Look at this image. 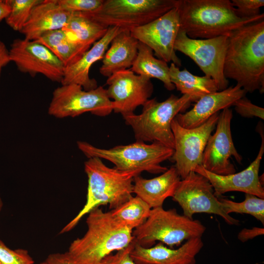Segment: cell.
Returning <instances> with one entry per match:
<instances>
[{"mask_svg": "<svg viewBox=\"0 0 264 264\" xmlns=\"http://www.w3.org/2000/svg\"><path fill=\"white\" fill-rule=\"evenodd\" d=\"M40 264H46L45 262H42L41 263H40Z\"/></svg>", "mask_w": 264, "mask_h": 264, "instance_id": "41", "label": "cell"}, {"mask_svg": "<svg viewBox=\"0 0 264 264\" xmlns=\"http://www.w3.org/2000/svg\"><path fill=\"white\" fill-rule=\"evenodd\" d=\"M179 30V15L174 7L159 18L130 32L139 42L152 49L158 59L166 63L172 62L179 67L181 62L176 53L174 45Z\"/></svg>", "mask_w": 264, "mask_h": 264, "instance_id": "15", "label": "cell"}, {"mask_svg": "<svg viewBox=\"0 0 264 264\" xmlns=\"http://www.w3.org/2000/svg\"><path fill=\"white\" fill-rule=\"evenodd\" d=\"M180 30L192 39L229 37L237 29L264 20V13L242 18L229 0H176Z\"/></svg>", "mask_w": 264, "mask_h": 264, "instance_id": "2", "label": "cell"}, {"mask_svg": "<svg viewBox=\"0 0 264 264\" xmlns=\"http://www.w3.org/2000/svg\"><path fill=\"white\" fill-rule=\"evenodd\" d=\"M44 262L46 264H74L67 252L49 254Z\"/></svg>", "mask_w": 264, "mask_h": 264, "instance_id": "37", "label": "cell"}, {"mask_svg": "<svg viewBox=\"0 0 264 264\" xmlns=\"http://www.w3.org/2000/svg\"><path fill=\"white\" fill-rule=\"evenodd\" d=\"M108 29L85 13H72L62 29L68 40L88 51L105 35Z\"/></svg>", "mask_w": 264, "mask_h": 264, "instance_id": "24", "label": "cell"}, {"mask_svg": "<svg viewBox=\"0 0 264 264\" xmlns=\"http://www.w3.org/2000/svg\"><path fill=\"white\" fill-rule=\"evenodd\" d=\"M228 37L219 36L207 39H194L179 30L175 41V51L190 58L215 82L218 91L228 88L229 82L223 74V66Z\"/></svg>", "mask_w": 264, "mask_h": 264, "instance_id": "10", "label": "cell"}, {"mask_svg": "<svg viewBox=\"0 0 264 264\" xmlns=\"http://www.w3.org/2000/svg\"><path fill=\"white\" fill-rule=\"evenodd\" d=\"M261 137V144L259 153L247 168L238 173L226 176L219 175L198 166L194 172L205 177L210 182L218 197L229 192L238 191L254 195L264 198V188L259 176L260 164L264 153V134L261 127H257Z\"/></svg>", "mask_w": 264, "mask_h": 264, "instance_id": "17", "label": "cell"}, {"mask_svg": "<svg viewBox=\"0 0 264 264\" xmlns=\"http://www.w3.org/2000/svg\"><path fill=\"white\" fill-rule=\"evenodd\" d=\"M77 144L88 158L105 159L120 171L135 172L138 175L144 171L155 174L165 172L168 168L161 163L171 159L174 153V149L158 142L148 144L136 141L110 149L96 147L86 141H79Z\"/></svg>", "mask_w": 264, "mask_h": 264, "instance_id": "6", "label": "cell"}, {"mask_svg": "<svg viewBox=\"0 0 264 264\" xmlns=\"http://www.w3.org/2000/svg\"><path fill=\"white\" fill-rule=\"evenodd\" d=\"M87 230L74 240L67 251L74 264H99L114 251L126 247L134 240L132 230L120 225L99 207L86 220Z\"/></svg>", "mask_w": 264, "mask_h": 264, "instance_id": "3", "label": "cell"}, {"mask_svg": "<svg viewBox=\"0 0 264 264\" xmlns=\"http://www.w3.org/2000/svg\"><path fill=\"white\" fill-rule=\"evenodd\" d=\"M10 62L21 72L32 77L40 74L53 82H61L63 63L46 46L36 41L16 39L9 49Z\"/></svg>", "mask_w": 264, "mask_h": 264, "instance_id": "13", "label": "cell"}, {"mask_svg": "<svg viewBox=\"0 0 264 264\" xmlns=\"http://www.w3.org/2000/svg\"><path fill=\"white\" fill-rule=\"evenodd\" d=\"M130 69L136 74L159 80L168 90L175 88L170 79L167 63L155 58L152 49L140 42L137 57Z\"/></svg>", "mask_w": 264, "mask_h": 264, "instance_id": "26", "label": "cell"}, {"mask_svg": "<svg viewBox=\"0 0 264 264\" xmlns=\"http://www.w3.org/2000/svg\"><path fill=\"white\" fill-rule=\"evenodd\" d=\"M42 0H6L10 11L5 18L7 24L20 32L27 22L33 7Z\"/></svg>", "mask_w": 264, "mask_h": 264, "instance_id": "30", "label": "cell"}, {"mask_svg": "<svg viewBox=\"0 0 264 264\" xmlns=\"http://www.w3.org/2000/svg\"><path fill=\"white\" fill-rule=\"evenodd\" d=\"M114 107L102 86L85 90L76 84L61 85L52 93L48 113L57 118L74 117L88 112L103 117L109 115Z\"/></svg>", "mask_w": 264, "mask_h": 264, "instance_id": "9", "label": "cell"}, {"mask_svg": "<svg viewBox=\"0 0 264 264\" xmlns=\"http://www.w3.org/2000/svg\"><path fill=\"white\" fill-rule=\"evenodd\" d=\"M203 246L201 237L190 239L177 249L168 248L161 242L144 247L135 242L131 256L136 264H195L196 256Z\"/></svg>", "mask_w": 264, "mask_h": 264, "instance_id": "19", "label": "cell"}, {"mask_svg": "<svg viewBox=\"0 0 264 264\" xmlns=\"http://www.w3.org/2000/svg\"><path fill=\"white\" fill-rule=\"evenodd\" d=\"M169 76L175 88L182 94L189 95L192 102H196L204 95L219 91L211 78L193 75L186 68L180 70L173 63L169 66Z\"/></svg>", "mask_w": 264, "mask_h": 264, "instance_id": "25", "label": "cell"}, {"mask_svg": "<svg viewBox=\"0 0 264 264\" xmlns=\"http://www.w3.org/2000/svg\"><path fill=\"white\" fill-rule=\"evenodd\" d=\"M34 261L27 250H13L0 240V264H34Z\"/></svg>", "mask_w": 264, "mask_h": 264, "instance_id": "31", "label": "cell"}, {"mask_svg": "<svg viewBox=\"0 0 264 264\" xmlns=\"http://www.w3.org/2000/svg\"><path fill=\"white\" fill-rule=\"evenodd\" d=\"M10 8L6 0H0V22L8 16Z\"/></svg>", "mask_w": 264, "mask_h": 264, "instance_id": "39", "label": "cell"}, {"mask_svg": "<svg viewBox=\"0 0 264 264\" xmlns=\"http://www.w3.org/2000/svg\"><path fill=\"white\" fill-rule=\"evenodd\" d=\"M151 209L144 201L136 196L111 209L109 213L119 224L133 231L146 221Z\"/></svg>", "mask_w": 264, "mask_h": 264, "instance_id": "28", "label": "cell"}, {"mask_svg": "<svg viewBox=\"0 0 264 264\" xmlns=\"http://www.w3.org/2000/svg\"><path fill=\"white\" fill-rule=\"evenodd\" d=\"M264 234V229L262 227H254L251 229L243 228L238 235V239L242 242L252 239L258 236Z\"/></svg>", "mask_w": 264, "mask_h": 264, "instance_id": "36", "label": "cell"}, {"mask_svg": "<svg viewBox=\"0 0 264 264\" xmlns=\"http://www.w3.org/2000/svg\"><path fill=\"white\" fill-rule=\"evenodd\" d=\"M3 205V203L1 198H0V211H1Z\"/></svg>", "mask_w": 264, "mask_h": 264, "instance_id": "40", "label": "cell"}, {"mask_svg": "<svg viewBox=\"0 0 264 264\" xmlns=\"http://www.w3.org/2000/svg\"><path fill=\"white\" fill-rule=\"evenodd\" d=\"M104 0H57L65 10L72 13H92L97 11Z\"/></svg>", "mask_w": 264, "mask_h": 264, "instance_id": "32", "label": "cell"}, {"mask_svg": "<svg viewBox=\"0 0 264 264\" xmlns=\"http://www.w3.org/2000/svg\"><path fill=\"white\" fill-rule=\"evenodd\" d=\"M36 41L48 48L65 67L77 62L87 51L68 40L62 29L47 32Z\"/></svg>", "mask_w": 264, "mask_h": 264, "instance_id": "27", "label": "cell"}, {"mask_svg": "<svg viewBox=\"0 0 264 264\" xmlns=\"http://www.w3.org/2000/svg\"><path fill=\"white\" fill-rule=\"evenodd\" d=\"M176 0H104L96 11L85 13L103 26L123 30L144 25L175 7Z\"/></svg>", "mask_w": 264, "mask_h": 264, "instance_id": "8", "label": "cell"}, {"mask_svg": "<svg viewBox=\"0 0 264 264\" xmlns=\"http://www.w3.org/2000/svg\"><path fill=\"white\" fill-rule=\"evenodd\" d=\"M181 179L174 166L153 178L146 179L138 175L133 178V193L151 209L161 207L167 198L173 197Z\"/></svg>", "mask_w": 264, "mask_h": 264, "instance_id": "22", "label": "cell"}, {"mask_svg": "<svg viewBox=\"0 0 264 264\" xmlns=\"http://www.w3.org/2000/svg\"><path fill=\"white\" fill-rule=\"evenodd\" d=\"M233 106H235L236 112L242 117H257L264 119V109L253 104L245 96L237 100Z\"/></svg>", "mask_w": 264, "mask_h": 264, "instance_id": "34", "label": "cell"}, {"mask_svg": "<svg viewBox=\"0 0 264 264\" xmlns=\"http://www.w3.org/2000/svg\"><path fill=\"white\" fill-rule=\"evenodd\" d=\"M237 15L242 18L256 17L260 13V8L264 6V0H233Z\"/></svg>", "mask_w": 264, "mask_h": 264, "instance_id": "33", "label": "cell"}, {"mask_svg": "<svg viewBox=\"0 0 264 264\" xmlns=\"http://www.w3.org/2000/svg\"><path fill=\"white\" fill-rule=\"evenodd\" d=\"M206 227L198 220L179 214L175 209L153 208L146 221L132 231L134 241L144 247L159 241L173 248L190 239L201 237Z\"/></svg>", "mask_w": 264, "mask_h": 264, "instance_id": "7", "label": "cell"}, {"mask_svg": "<svg viewBox=\"0 0 264 264\" xmlns=\"http://www.w3.org/2000/svg\"><path fill=\"white\" fill-rule=\"evenodd\" d=\"M223 211L229 215L231 213L247 214L254 217L264 224V198L254 195L245 194L243 201L237 202L229 199L218 198Z\"/></svg>", "mask_w": 264, "mask_h": 264, "instance_id": "29", "label": "cell"}, {"mask_svg": "<svg viewBox=\"0 0 264 264\" xmlns=\"http://www.w3.org/2000/svg\"><path fill=\"white\" fill-rule=\"evenodd\" d=\"M172 198L180 206L183 215L191 220L196 213H205L220 216L228 224H239V220L223 211L209 181L195 172L181 179Z\"/></svg>", "mask_w": 264, "mask_h": 264, "instance_id": "12", "label": "cell"}, {"mask_svg": "<svg viewBox=\"0 0 264 264\" xmlns=\"http://www.w3.org/2000/svg\"><path fill=\"white\" fill-rule=\"evenodd\" d=\"M88 176L86 202L76 216L60 231V234L73 229L84 216L100 205H109L114 209L132 197L135 172H122L110 168L98 157H91L84 163Z\"/></svg>", "mask_w": 264, "mask_h": 264, "instance_id": "4", "label": "cell"}, {"mask_svg": "<svg viewBox=\"0 0 264 264\" xmlns=\"http://www.w3.org/2000/svg\"><path fill=\"white\" fill-rule=\"evenodd\" d=\"M232 117V110L229 108L219 113L215 132L210 136L203 153L201 166L217 175L235 173V166L230 159L233 157L240 164L242 160L233 141L231 131Z\"/></svg>", "mask_w": 264, "mask_h": 264, "instance_id": "14", "label": "cell"}, {"mask_svg": "<svg viewBox=\"0 0 264 264\" xmlns=\"http://www.w3.org/2000/svg\"><path fill=\"white\" fill-rule=\"evenodd\" d=\"M106 89L114 104L113 110L122 115L134 113L149 99L154 91L151 79L137 75L130 68L116 72L108 78Z\"/></svg>", "mask_w": 264, "mask_h": 264, "instance_id": "16", "label": "cell"}, {"mask_svg": "<svg viewBox=\"0 0 264 264\" xmlns=\"http://www.w3.org/2000/svg\"><path fill=\"white\" fill-rule=\"evenodd\" d=\"M138 43L130 31H121L105 53L100 73L108 78L116 72L131 68L137 55Z\"/></svg>", "mask_w": 264, "mask_h": 264, "instance_id": "23", "label": "cell"}, {"mask_svg": "<svg viewBox=\"0 0 264 264\" xmlns=\"http://www.w3.org/2000/svg\"><path fill=\"white\" fill-rule=\"evenodd\" d=\"M134 244L133 240V242L126 247L106 257L99 264H136L131 256V252Z\"/></svg>", "mask_w": 264, "mask_h": 264, "instance_id": "35", "label": "cell"}, {"mask_svg": "<svg viewBox=\"0 0 264 264\" xmlns=\"http://www.w3.org/2000/svg\"><path fill=\"white\" fill-rule=\"evenodd\" d=\"M223 74L246 93L264 92V21L246 24L228 37Z\"/></svg>", "mask_w": 264, "mask_h": 264, "instance_id": "1", "label": "cell"}, {"mask_svg": "<svg viewBox=\"0 0 264 264\" xmlns=\"http://www.w3.org/2000/svg\"><path fill=\"white\" fill-rule=\"evenodd\" d=\"M10 62L9 49L4 43L0 39V78L3 67Z\"/></svg>", "mask_w": 264, "mask_h": 264, "instance_id": "38", "label": "cell"}, {"mask_svg": "<svg viewBox=\"0 0 264 264\" xmlns=\"http://www.w3.org/2000/svg\"><path fill=\"white\" fill-rule=\"evenodd\" d=\"M70 15L57 0H42L32 9L20 33L27 40L36 41L47 32L63 29Z\"/></svg>", "mask_w": 264, "mask_h": 264, "instance_id": "21", "label": "cell"}, {"mask_svg": "<svg viewBox=\"0 0 264 264\" xmlns=\"http://www.w3.org/2000/svg\"><path fill=\"white\" fill-rule=\"evenodd\" d=\"M219 112L213 115L199 127L186 129L175 118L171 129L175 141L174 153L171 159L181 179L197 167L201 165L203 153L211 133L216 128Z\"/></svg>", "mask_w": 264, "mask_h": 264, "instance_id": "11", "label": "cell"}, {"mask_svg": "<svg viewBox=\"0 0 264 264\" xmlns=\"http://www.w3.org/2000/svg\"><path fill=\"white\" fill-rule=\"evenodd\" d=\"M191 102L188 95L178 97L171 94L161 102L155 98L148 100L139 114L132 113L122 116L126 124L132 128L136 141L158 142L174 149L172 121L180 112L185 111Z\"/></svg>", "mask_w": 264, "mask_h": 264, "instance_id": "5", "label": "cell"}, {"mask_svg": "<svg viewBox=\"0 0 264 264\" xmlns=\"http://www.w3.org/2000/svg\"><path fill=\"white\" fill-rule=\"evenodd\" d=\"M122 30L117 27H109L105 35L96 42L77 62L65 67L61 85L76 84L85 90L97 88V81L89 77L90 69L94 63L103 59L111 41Z\"/></svg>", "mask_w": 264, "mask_h": 264, "instance_id": "20", "label": "cell"}, {"mask_svg": "<svg viewBox=\"0 0 264 264\" xmlns=\"http://www.w3.org/2000/svg\"><path fill=\"white\" fill-rule=\"evenodd\" d=\"M246 94V92L236 84L223 90L202 96L191 110L178 114L175 118L183 128H197L216 113L233 106L235 101L245 96Z\"/></svg>", "mask_w": 264, "mask_h": 264, "instance_id": "18", "label": "cell"}]
</instances>
